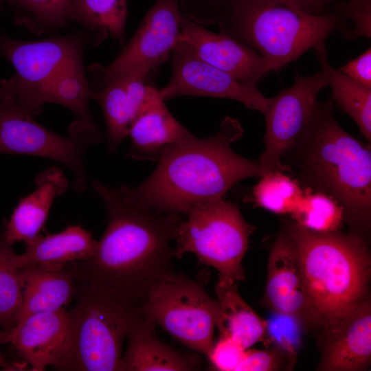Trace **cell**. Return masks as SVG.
<instances>
[{"mask_svg":"<svg viewBox=\"0 0 371 371\" xmlns=\"http://www.w3.org/2000/svg\"><path fill=\"white\" fill-rule=\"evenodd\" d=\"M92 185L106 207L108 223L93 256L72 262L76 280L102 284L143 302L156 284L176 273L170 244L182 221L180 215L146 207L128 186L112 188L98 181Z\"/></svg>","mask_w":371,"mask_h":371,"instance_id":"obj_1","label":"cell"},{"mask_svg":"<svg viewBox=\"0 0 371 371\" xmlns=\"http://www.w3.org/2000/svg\"><path fill=\"white\" fill-rule=\"evenodd\" d=\"M240 122L226 116L218 131L195 136L166 147L151 175L131 188L134 198L162 213L188 214L194 207L223 198L237 183L260 176V164L235 153L232 144L241 138Z\"/></svg>","mask_w":371,"mask_h":371,"instance_id":"obj_2","label":"cell"},{"mask_svg":"<svg viewBox=\"0 0 371 371\" xmlns=\"http://www.w3.org/2000/svg\"><path fill=\"white\" fill-rule=\"evenodd\" d=\"M333 98L317 102L301 133L282 159L305 189L323 193L344 219L368 227L371 214V148L337 122Z\"/></svg>","mask_w":371,"mask_h":371,"instance_id":"obj_3","label":"cell"},{"mask_svg":"<svg viewBox=\"0 0 371 371\" xmlns=\"http://www.w3.org/2000/svg\"><path fill=\"white\" fill-rule=\"evenodd\" d=\"M284 232L297 257L314 315L331 334L364 300L370 274L367 245L359 234L315 232L296 223Z\"/></svg>","mask_w":371,"mask_h":371,"instance_id":"obj_4","label":"cell"},{"mask_svg":"<svg viewBox=\"0 0 371 371\" xmlns=\"http://www.w3.org/2000/svg\"><path fill=\"white\" fill-rule=\"evenodd\" d=\"M216 23L256 51L269 72L296 60L334 31H348L339 13L310 14L291 0H229Z\"/></svg>","mask_w":371,"mask_h":371,"instance_id":"obj_5","label":"cell"},{"mask_svg":"<svg viewBox=\"0 0 371 371\" xmlns=\"http://www.w3.org/2000/svg\"><path fill=\"white\" fill-rule=\"evenodd\" d=\"M76 305L58 371H117L122 344L142 302L102 284L75 280Z\"/></svg>","mask_w":371,"mask_h":371,"instance_id":"obj_6","label":"cell"},{"mask_svg":"<svg viewBox=\"0 0 371 371\" xmlns=\"http://www.w3.org/2000/svg\"><path fill=\"white\" fill-rule=\"evenodd\" d=\"M186 215L176 234L174 256L191 252L216 269L219 278L245 280L242 260L256 227L245 220L238 204L223 197L199 205Z\"/></svg>","mask_w":371,"mask_h":371,"instance_id":"obj_7","label":"cell"},{"mask_svg":"<svg viewBox=\"0 0 371 371\" xmlns=\"http://www.w3.org/2000/svg\"><path fill=\"white\" fill-rule=\"evenodd\" d=\"M103 140L93 122L76 120L66 136L59 135L33 119L8 91L2 80L0 95V153L27 155L60 162L74 172L73 188L79 192L87 188L84 166L85 149Z\"/></svg>","mask_w":371,"mask_h":371,"instance_id":"obj_8","label":"cell"},{"mask_svg":"<svg viewBox=\"0 0 371 371\" xmlns=\"http://www.w3.org/2000/svg\"><path fill=\"white\" fill-rule=\"evenodd\" d=\"M92 34L75 33L38 41H23L0 32V52L14 67L16 74L6 80L7 87L17 102L34 116L45 104V92L54 78L74 62L82 58Z\"/></svg>","mask_w":371,"mask_h":371,"instance_id":"obj_9","label":"cell"},{"mask_svg":"<svg viewBox=\"0 0 371 371\" xmlns=\"http://www.w3.org/2000/svg\"><path fill=\"white\" fill-rule=\"evenodd\" d=\"M218 302L199 282L177 273L156 284L142 309L177 340L205 355L214 344Z\"/></svg>","mask_w":371,"mask_h":371,"instance_id":"obj_10","label":"cell"},{"mask_svg":"<svg viewBox=\"0 0 371 371\" xmlns=\"http://www.w3.org/2000/svg\"><path fill=\"white\" fill-rule=\"evenodd\" d=\"M327 86L326 78L321 71L309 76L296 77L293 85L269 98L263 115L266 121L265 149L258 159L260 176L285 170L283 157L304 128L319 93Z\"/></svg>","mask_w":371,"mask_h":371,"instance_id":"obj_11","label":"cell"},{"mask_svg":"<svg viewBox=\"0 0 371 371\" xmlns=\"http://www.w3.org/2000/svg\"><path fill=\"white\" fill-rule=\"evenodd\" d=\"M172 73L168 82L159 90L164 100L179 96H205L229 99L246 108L265 113L269 98L254 84L241 82L199 58L181 41L171 56Z\"/></svg>","mask_w":371,"mask_h":371,"instance_id":"obj_12","label":"cell"},{"mask_svg":"<svg viewBox=\"0 0 371 371\" xmlns=\"http://www.w3.org/2000/svg\"><path fill=\"white\" fill-rule=\"evenodd\" d=\"M182 14L179 0H156L107 69L147 78L153 69L171 58L181 42Z\"/></svg>","mask_w":371,"mask_h":371,"instance_id":"obj_13","label":"cell"},{"mask_svg":"<svg viewBox=\"0 0 371 371\" xmlns=\"http://www.w3.org/2000/svg\"><path fill=\"white\" fill-rule=\"evenodd\" d=\"M91 98L104 113L109 150L115 153L128 136L137 117L158 93L146 78L123 72H113L95 63L87 69Z\"/></svg>","mask_w":371,"mask_h":371,"instance_id":"obj_14","label":"cell"},{"mask_svg":"<svg viewBox=\"0 0 371 371\" xmlns=\"http://www.w3.org/2000/svg\"><path fill=\"white\" fill-rule=\"evenodd\" d=\"M181 41L202 60L241 82L256 85L269 72L265 60L256 51L221 32H212L183 14Z\"/></svg>","mask_w":371,"mask_h":371,"instance_id":"obj_15","label":"cell"},{"mask_svg":"<svg viewBox=\"0 0 371 371\" xmlns=\"http://www.w3.org/2000/svg\"><path fill=\"white\" fill-rule=\"evenodd\" d=\"M69 329L65 308L34 314L19 322L10 330L17 355L30 364L33 371L56 365L64 348Z\"/></svg>","mask_w":371,"mask_h":371,"instance_id":"obj_16","label":"cell"},{"mask_svg":"<svg viewBox=\"0 0 371 371\" xmlns=\"http://www.w3.org/2000/svg\"><path fill=\"white\" fill-rule=\"evenodd\" d=\"M156 324L142 314L128 335V345L117 371H190L201 368L200 357L179 351L161 341Z\"/></svg>","mask_w":371,"mask_h":371,"instance_id":"obj_17","label":"cell"},{"mask_svg":"<svg viewBox=\"0 0 371 371\" xmlns=\"http://www.w3.org/2000/svg\"><path fill=\"white\" fill-rule=\"evenodd\" d=\"M267 302L274 311L299 317L314 313L294 250L282 232L271 249L265 290Z\"/></svg>","mask_w":371,"mask_h":371,"instance_id":"obj_18","label":"cell"},{"mask_svg":"<svg viewBox=\"0 0 371 371\" xmlns=\"http://www.w3.org/2000/svg\"><path fill=\"white\" fill-rule=\"evenodd\" d=\"M324 352L321 368L352 371L366 368L371 359V308L363 300L340 322Z\"/></svg>","mask_w":371,"mask_h":371,"instance_id":"obj_19","label":"cell"},{"mask_svg":"<svg viewBox=\"0 0 371 371\" xmlns=\"http://www.w3.org/2000/svg\"><path fill=\"white\" fill-rule=\"evenodd\" d=\"M35 183V190L21 199L1 231L5 240L12 245L21 241L26 243L40 234L54 199L68 188L67 178L56 166L49 167L38 174Z\"/></svg>","mask_w":371,"mask_h":371,"instance_id":"obj_20","label":"cell"},{"mask_svg":"<svg viewBox=\"0 0 371 371\" xmlns=\"http://www.w3.org/2000/svg\"><path fill=\"white\" fill-rule=\"evenodd\" d=\"M128 136L131 144L128 157L157 161L166 147L193 135L172 116L158 92L135 120Z\"/></svg>","mask_w":371,"mask_h":371,"instance_id":"obj_21","label":"cell"},{"mask_svg":"<svg viewBox=\"0 0 371 371\" xmlns=\"http://www.w3.org/2000/svg\"><path fill=\"white\" fill-rule=\"evenodd\" d=\"M19 273L23 286L17 323L34 314L65 308L74 297L76 271L71 262L56 268L23 267Z\"/></svg>","mask_w":371,"mask_h":371,"instance_id":"obj_22","label":"cell"},{"mask_svg":"<svg viewBox=\"0 0 371 371\" xmlns=\"http://www.w3.org/2000/svg\"><path fill=\"white\" fill-rule=\"evenodd\" d=\"M97 243L91 232L79 225H70L58 233L39 234L27 242L25 252L16 256L17 265L19 269L56 268L86 260L93 256Z\"/></svg>","mask_w":371,"mask_h":371,"instance_id":"obj_23","label":"cell"},{"mask_svg":"<svg viewBox=\"0 0 371 371\" xmlns=\"http://www.w3.org/2000/svg\"><path fill=\"white\" fill-rule=\"evenodd\" d=\"M218 302L216 328L245 349L267 339L266 321L240 295L236 282L218 278L215 286Z\"/></svg>","mask_w":371,"mask_h":371,"instance_id":"obj_24","label":"cell"},{"mask_svg":"<svg viewBox=\"0 0 371 371\" xmlns=\"http://www.w3.org/2000/svg\"><path fill=\"white\" fill-rule=\"evenodd\" d=\"M314 49L325 75L333 100L355 122L361 133L371 141V88L364 87L335 69L330 63L325 42Z\"/></svg>","mask_w":371,"mask_h":371,"instance_id":"obj_25","label":"cell"},{"mask_svg":"<svg viewBox=\"0 0 371 371\" xmlns=\"http://www.w3.org/2000/svg\"><path fill=\"white\" fill-rule=\"evenodd\" d=\"M71 19L104 39L110 34L122 43L125 39L126 0H71Z\"/></svg>","mask_w":371,"mask_h":371,"instance_id":"obj_26","label":"cell"},{"mask_svg":"<svg viewBox=\"0 0 371 371\" xmlns=\"http://www.w3.org/2000/svg\"><path fill=\"white\" fill-rule=\"evenodd\" d=\"M91 98L82 58L62 71L47 89L44 101L55 103L70 110L77 120L93 122L89 102Z\"/></svg>","mask_w":371,"mask_h":371,"instance_id":"obj_27","label":"cell"},{"mask_svg":"<svg viewBox=\"0 0 371 371\" xmlns=\"http://www.w3.org/2000/svg\"><path fill=\"white\" fill-rule=\"evenodd\" d=\"M17 254L0 232V328L12 330L17 323L23 300V281Z\"/></svg>","mask_w":371,"mask_h":371,"instance_id":"obj_28","label":"cell"},{"mask_svg":"<svg viewBox=\"0 0 371 371\" xmlns=\"http://www.w3.org/2000/svg\"><path fill=\"white\" fill-rule=\"evenodd\" d=\"M290 214L297 225L319 233L337 232L344 219L342 207L333 199L308 189Z\"/></svg>","mask_w":371,"mask_h":371,"instance_id":"obj_29","label":"cell"},{"mask_svg":"<svg viewBox=\"0 0 371 371\" xmlns=\"http://www.w3.org/2000/svg\"><path fill=\"white\" fill-rule=\"evenodd\" d=\"M252 190L256 205L278 214H291L304 190L296 179L275 170L263 174Z\"/></svg>","mask_w":371,"mask_h":371,"instance_id":"obj_30","label":"cell"},{"mask_svg":"<svg viewBox=\"0 0 371 371\" xmlns=\"http://www.w3.org/2000/svg\"><path fill=\"white\" fill-rule=\"evenodd\" d=\"M23 13L18 21L41 32L66 26L71 20V0H8Z\"/></svg>","mask_w":371,"mask_h":371,"instance_id":"obj_31","label":"cell"},{"mask_svg":"<svg viewBox=\"0 0 371 371\" xmlns=\"http://www.w3.org/2000/svg\"><path fill=\"white\" fill-rule=\"evenodd\" d=\"M265 321L267 339L291 358L295 357L301 340L300 318L292 314L274 311Z\"/></svg>","mask_w":371,"mask_h":371,"instance_id":"obj_32","label":"cell"},{"mask_svg":"<svg viewBox=\"0 0 371 371\" xmlns=\"http://www.w3.org/2000/svg\"><path fill=\"white\" fill-rule=\"evenodd\" d=\"M336 10L352 22L353 27L346 33L348 38L371 37V1H341Z\"/></svg>","mask_w":371,"mask_h":371,"instance_id":"obj_33","label":"cell"},{"mask_svg":"<svg viewBox=\"0 0 371 371\" xmlns=\"http://www.w3.org/2000/svg\"><path fill=\"white\" fill-rule=\"evenodd\" d=\"M245 350L232 339L220 335L219 339L214 342L207 357L218 370L236 371Z\"/></svg>","mask_w":371,"mask_h":371,"instance_id":"obj_34","label":"cell"},{"mask_svg":"<svg viewBox=\"0 0 371 371\" xmlns=\"http://www.w3.org/2000/svg\"><path fill=\"white\" fill-rule=\"evenodd\" d=\"M229 0H179L182 14L193 22L204 25L216 23Z\"/></svg>","mask_w":371,"mask_h":371,"instance_id":"obj_35","label":"cell"},{"mask_svg":"<svg viewBox=\"0 0 371 371\" xmlns=\"http://www.w3.org/2000/svg\"><path fill=\"white\" fill-rule=\"evenodd\" d=\"M278 364L274 352L247 348L236 371H271L276 370Z\"/></svg>","mask_w":371,"mask_h":371,"instance_id":"obj_36","label":"cell"},{"mask_svg":"<svg viewBox=\"0 0 371 371\" xmlns=\"http://www.w3.org/2000/svg\"><path fill=\"white\" fill-rule=\"evenodd\" d=\"M338 69L359 84L371 88V47Z\"/></svg>","mask_w":371,"mask_h":371,"instance_id":"obj_37","label":"cell"},{"mask_svg":"<svg viewBox=\"0 0 371 371\" xmlns=\"http://www.w3.org/2000/svg\"><path fill=\"white\" fill-rule=\"evenodd\" d=\"M305 12L313 14H322L325 12L330 0H291Z\"/></svg>","mask_w":371,"mask_h":371,"instance_id":"obj_38","label":"cell"},{"mask_svg":"<svg viewBox=\"0 0 371 371\" xmlns=\"http://www.w3.org/2000/svg\"><path fill=\"white\" fill-rule=\"evenodd\" d=\"M10 330H0V345L10 343Z\"/></svg>","mask_w":371,"mask_h":371,"instance_id":"obj_39","label":"cell"},{"mask_svg":"<svg viewBox=\"0 0 371 371\" xmlns=\"http://www.w3.org/2000/svg\"><path fill=\"white\" fill-rule=\"evenodd\" d=\"M331 2L333 1H371V0H330Z\"/></svg>","mask_w":371,"mask_h":371,"instance_id":"obj_40","label":"cell"},{"mask_svg":"<svg viewBox=\"0 0 371 371\" xmlns=\"http://www.w3.org/2000/svg\"><path fill=\"white\" fill-rule=\"evenodd\" d=\"M1 91H2V80H0V95H1Z\"/></svg>","mask_w":371,"mask_h":371,"instance_id":"obj_41","label":"cell"},{"mask_svg":"<svg viewBox=\"0 0 371 371\" xmlns=\"http://www.w3.org/2000/svg\"><path fill=\"white\" fill-rule=\"evenodd\" d=\"M1 2H2V0H0V5H1Z\"/></svg>","mask_w":371,"mask_h":371,"instance_id":"obj_42","label":"cell"}]
</instances>
